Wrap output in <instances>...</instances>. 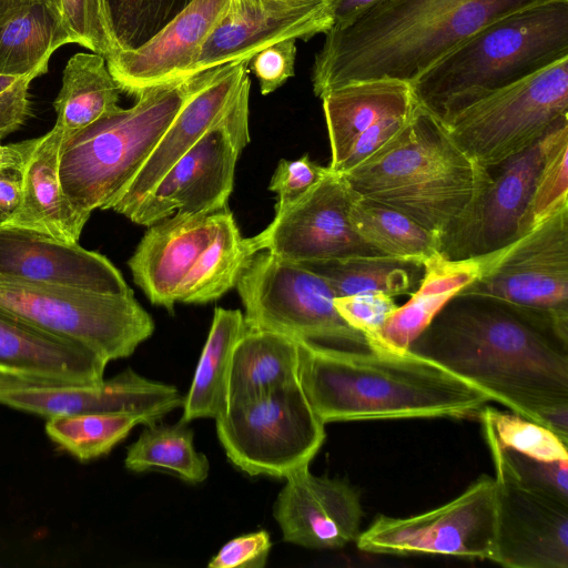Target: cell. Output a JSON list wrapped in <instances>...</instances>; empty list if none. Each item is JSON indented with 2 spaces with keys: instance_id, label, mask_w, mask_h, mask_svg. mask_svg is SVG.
Here are the masks:
<instances>
[{
  "instance_id": "6da1fadb",
  "label": "cell",
  "mask_w": 568,
  "mask_h": 568,
  "mask_svg": "<svg viewBox=\"0 0 568 568\" xmlns=\"http://www.w3.org/2000/svg\"><path fill=\"white\" fill-rule=\"evenodd\" d=\"M409 351L568 440V328L500 300L458 293Z\"/></svg>"
},
{
  "instance_id": "7a4b0ae2",
  "label": "cell",
  "mask_w": 568,
  "mask_h": 568,
  "mask_svg": "<svg viewBox=\"0 0 568 568\" xmlns=\"http://www.w3.org/2000/svg\"><path fill=\"white\" fill-rule=\"evenodd\" d=\"M548 0H385L325 33L312 69L321 99L342 85L389 79L410 84L485 26Z\"/></svg>"
},
{
  "instance_id": "3957f363",
  "label": "cell",
  "mask_w": 568,
  "mask_h": 568,
  "mask_svg": "<svg viewBox=\"0 0 568 568\" xmlns=\"http://www.w3.org/2000/svg\"><path fill=\"white\" fill-rule=\"evenodd\" d=\"M300 344L298 378L324 423L473 418L490 397L437 363L402 354Z\"/></svg>"
},
{
  "instance_id": "277c9868",
  "label": "cell",
  "mask_w": 568,
  "mask_h": 568,
  "mask_svg": "<svg viewBox=\"0 0 568 568\" xmlns=\"http://www.w3.org/2000/svg\"><path fill=\"white\" fill-rule=\"evenodd\" d=\"M351 191L447 236L470 212L491 173L469 158L437 118L415 103L402 129L341 173Z\"/></svg>"
},
{
  "instance_id": "5b68a950",
  "label": "cell",
  "mask_w": 568,
  "mask_h": 568,
  "mask_svg": "<svg viewBox=\"0 0 568 568\" xmlns=\"http://www.w3.org/2000/svg\"><path fill=\"white\" fill-rule=\"evenodd\" d=\"M568 58V0H548L475 32L409 85L415 103L446 124L493 92Z\"/></svg>"
},
{
  "instance_id": "8992f818",
  "label": "cell",
  "mask_w": 568,
  "mask_h": 568,
  "mask_svg": "<svg viewBox=\"0 0 568 568\" xmlns=\"http://www.w3.org/2000/svg\"><path fill=\"white\" fill-rule=\"evenodd\" d=\"M189 92V79L141 92L129 109L97 120L62 142L59 176L79 212L108 210L142 168Z\"/></svg>"
},
{
  "instance_id": "52a82bcc",
  "label": "cell",
  "mask_w": 568,
  "mask_h": 568,
  "mask_svg": "<svg viewBox=\"0 0 568 568\" xmlns=\"http://www.w3.org/2000/svg\"><path fill=\"white\" fill-rule=\"evenodd\" d=\"M215 422L230 463L250 476L286 478L308 467L326 438L298 377L226 406Z\"/></svg>"
},
{
  "instance_id": "ba28073f",
  "label": "cell",
  "mask_w": 568,
  "mask_h": 568,
  "mask_svg": "<svg viewBox=\"0 0 568 568\" xmlns=\"http://www.w3.org/2000/svg\"><path fill=\"white\" fill-rule=\"evenodd\" d=\"M0 308L108 362L131 356L155 328L133 293L0 278Z\"/></svg>"
},
{
  "instance_id": "9c48e42d",
  "label": "cell",
  "mask_w": 568,
  "mask_h": 568,
  "mask_svg": "<svg viewBox=\"0 0 568 568\" xmlns=\"http://www.w3.org/2000/svg\"><path fill=\"white\" fill-rule=\"evenodd\" d=\"M235 288L247 327L278 332L301 343L368 349L364 335L338 315L328 283L297 263L258 251L243 266Z\"/></svg>"
},
{
  "instance_id": "30bf717a",
  "label": "cell",
  "mask_w": 568,
  "mask_h": 568,
  "mask_svg": "<svg viewBox=\"0 0 568 568\" xmlns=\"http://www.w3.org/2000/svg\"><path fill=\"white\" fill-rule=\"evenodd\" d=\"M568 118V58L493 92L445 126L456 144L490 171L530 148Z\"/></svg>"
},
{
  "instance_id": "8fae6325",
  "label": "cell",
  "mask_w": 568,
  "mask_h": 568,
  "mask_svg": "<svg viewBox=\"0 0 568 568\" xmlns=\"http://www.w3.org/2000/svg\"><path fill=\"white\" fill-rule=\"evenodd\" d=\"M459 293L490 296L568 328V206L483 257Z\"/></svg>"
},
{
  "instance_id": "7c38bea8",
  "label": "cell",
  "mask_w": 568,
  "mask_h": 568,
  "mask_svg": "<svg viewBox=\"0 0 568 568\" xmlns=\"http://www.w3.org/2000/svg\"><path fill=\"white\" fill-rule=\"evenodd\" d=\"M251 81L227 113L181 156L129 217L150 226L175 212L215 213L227 206L235 166L250 142Z\"/></svg>"
},
{
  "instance_id": "4fadbf2b",
  "label": "cell",
  "mask_w": 568,
  "mask_h": 568,
  "mask_svg": "<svg viewBox=\"0 0 568 568\" xmlns=\"http://www.w3.org/2000/svg\"><path fill=\"white\" fill-rule=\"evenodd\" d=\"M495 524L494 477L481 475L455 499L426 513L394 518L379 515L356 538L375 555H447L488 559Z\"/></svg>"
},
{
  "instance_id": "5bb4252c",
  "label": "cell",
  "mask_w": 568,
  "mask_h": 568,
  "mask_svg": "<svg viewBox=\"0 0 568 568\" xmlns=\"http://www.w3.org/2000/svg\"><path fill=\"white\" fill-rule=\"evenodd\" d=\"M495 468L489 560L509 568H568V500L521 480L486 432Z\"/></svg>"
},
{
  "instance_id": "9a60e30c",
  "label": "cell",
  "mask_w": 568,
  "mask_h": 568,
  "mask_svg": "<svg viewBox=\"0 0 568 568\" xmlns=\"http://www.w3.org/2000/svg\"><path fill=\"white\" fill-rule=\"evenodd\" d=\"M184 396L169 384L126 368L99 384H67L22 379L0 373V404L47 418L89 413L136 415L152 425L183 406Z\"/></svg>"
},
{
  "instance_id": "2e32d148",
  "label": "cell",
  "mask_w": 568,
  "mask_h": 568,
  "mask_svg": "<svg viewBox=\"0 0 568 568\" xmlns=\"http://www.w3.org/2000/svg\"><path fill=\"white\" fill-rule=\"evenodd\" d=\"M351 200L344 176L328 168L306 195L247 237L250 246L254 253L266 251L294 263L379 254L353 230Z\"/></svg>"
},
{
  "instance_id": "e0dca14e",
  "label": "cell",
  "mask_w": 568,
  "mask_h": 568,
  "mask_svg": "<svg viewBox=\"0 0 568 568\" xmlns=\"http://www.w3.org/2000/svg\"><path fill=\"white\" fill-rule=\"evenodd\" d=\"M250 60L229 62L187 77L189 92L153 151L109 206L130 217L160 180L232 108L250 80Z\"/></svg>"
},
{
  "instance_id": "ac0fdd59",
  "label": "cell",
  "mask_w": 568,
  "mask_h": 568,
  "mask_svg": "<svg viewBox=\"0 0 568 568\" xmlns=\"http://www.w3.org/2000/svg\"><path fill=\"white\" fill-rule=\"evenodd\" d=\"M333 27L327 0H229L187 77L239 60L284 40L307 41Z\"/></svg>"
},
{
  "instance_id": "d6986e66",
  "label": "cell",
  "mask_w": 568,
  "mask_h": 568,
  "mask_svg": "<svg viewBox=\"0 0 568 568\" xmlns=\"http://www.w3.org/2000/svg\"><path fill=\"white\" fill-rule=\"evenodd\" d=\"M546 135L500 165L467 216L442 240L449 260L487 256L519 237L544 160Z\"/></svg>"
},
{
  "instance_id": "ffe728a7",
  "label": "cell",
  "mask_w": 568,
  "mask_h": 568,
  "mask_svg": "<svg viewBox=\"0 0 568 568\" xmlns=\"http://www.w3.org/2000/svg\"><path fill=\"white\" fill-rule=\"evenodd\" d=\"M273 516L283 540L310 549H338L356 540L363 517L357 489L304 467L285 478Z\"/></svg>"
},
{
  "instance_id": "44dd1931",
  "label": "cell",
  "mask_w": 568,
  "mask_h": 568,
  "mask_svg": "<svg viewBox=\"0 0 568 568\" xmlns=\"http://www.w3.org/2000/svg\"><path fill=\"white\" fill-rule=\"evenodd\" d=\"M0 278L131 294L120 271L78 243L0 223Z\"/></svg>"
},
{
  "instance_id": "7402d4cb",
  "label": "cell",
  "mask_w": 568,
  "mask_h": 568,
  "mask_svg": "<svg viewBox=\"0 0 568 568\" xmlns=\"http://www.w3.org/2000/svg\"><path fill=\"white\" fill-rule=\"evenodd\" d=\"M227 4L229 0H192L144 44L106 58L109 71L121 90L138 97L150 88L187 78Z\"/></svg>"
},
{
  "instance_id": "603a6c76",
  "label": "cell",
  "mask_w": 568,
  "mask_h": 568,
  "mask_svg": "<svg viewBox=\"0 0 568 568\" xmlns=\"http://www.w3.org/2000/svg\"><path fill=\"white\" fill-rule=\"evenodd\" d=\"M217 213L175 212L149 226L128 265L152 304L173 312L185 276L213 236Z\"/></svg>"
},
{
  "instance_id": "cb8c5ba5",
  "label": "cell",
  "mask_w": 568,
  "mask_h": 568,
  "mask_svg": "<svg viewBox=\"0 0 568 568\" xmlns=\"http://www.w3.org/2000/svg\"><path fill=\"white\" fill-rule=\"evenodd\" d=\"M109 362L0 308V373L29 381L99 384Z\"/></svg>"
},
{
  "instance_id": "d4e9b609",
  "label": "cell",
  "mask_w": 568,
  "mask_h": 568,
  "mask_svg": "<svg viewBox=\"0 0 568 568\" xmlns=\"http://www.w3.org/2000/svg\"><path fill=\"white\" fill-rule=\"evenodd\" d=\"M62 142V132L55 126L39 138L21 171L20 203L12 214L0 221L2 225L78 243L90 216L75 210L62 190L59 176Z\"/></svg>"
},
{
  "instance_id": "484cf974",
  "label": "cell",
  "mask_w": 568,
  "mask_h": 568,
  "mask_svg": "<svg viewBox=\"0 0 568 568\" xmlns=\"http://www.w3.org/2000/svg\"><path fill=\"white\" fill-rule=\"evenodd\" d=\"M483 257L449 260L437 253L424 262V275L410 298L398 306L367 342L369 351L402 354L427 328L446 303L480 273Z\"/></svg>"
},
{
  "instance_id": "4316f807",
  "label": "cell",
  "mask_w": 568,
  "mask_h": 568,
  "mask_svg": "<svg viewBox=\"0 0 568 568\" xmlns=\"http://www.w3.org/2000/svg\"><path fill=\"white\" fill-rule=\"evenodd\" d=\"M331 145L328 168L336 172L354 140L381 120L410 113V85L389 79L352 82L322 98Z\"/></svg>"
},
{
  "instance_id": "83f0119b",
  "label": "cell",
  "mask_w": 568,
  "mask_h": 568,
  "mask_svg": "<svg viewBox=\"0 0 568 568\" xmlns=\"http://www.w3.org/2000/svg\"><path fill=\"white\" fill-rule=\"evenodd\" d=\"M298 364L296 339L246 326L232 349L223 409L298 377Z\"/></svg>"
},
{
  "instance_id": "f1b7e54d",
  "label": "cell",
  "mask_w": 568,
  "mask_h": 568,
  "mask_svg": "<svg viewBox=\"0 0 568 568\" xmlns=\"http://www.w3.org/2000/svg\"><path fill=\"white\" fill-rule=\"evenodd\" d=\"M121 92L103 55L93 52L71 57L53 102L57 112L54 126L62 132L63 141L116 111Z\"/></svg>"
},
{
  "instance_id": "f546056e",
  "label": "cell",
  "mask_w": 568,
  "mask_h": 568,
  "mask_svg": "<svg viewBox=\"0 0 568 568\" xmlns=\"http://www.w3.org/2000/svg\"><path fill=\"white\" fill-rule=\"evenodd\" d=\"M69 43L59 11L43 3L29 7L0 26V75H42L54 51Z\"/></svg>"
},
{
  "instance_id": "4dcf8cb0",
  "label": "cell",
  "mask_w": 568,
  "mask_h": 568,
  "mask_svg": "<svg viewBox=\"0 0 568 568\" xmlns=\"http://www.w3.org/2000/svg\"><path fill=\"white\" fill-rule=\"evenodd\" d=\"M297 264L324 278L336 297L364 293L410 295L424 275V262L383 254Z\"/></svg>"
},
{
  "instance_id": "1f68e13d",
  "label": "cell",
  "mask_w": 568,
  "mask_h": 568,
  "mask_svg": "<svg viewBox=\"0 0 568 568\" xmlns=\"http://www.w3.org/2000/svg\"><path fill=\"white\" fill-rule=\"evenodd\" d=\"M245 328L244 314L240 310H214L207 338L184 396L181 420L215 419L222 412L232 349Z\"/></svg>"
},
{
  "instance_id": "d6a6232c",
  "label": "cell",
  "mask_w": 568,
  "mask_h": 568,
  "mask_svg": "<svg viewBox=\"0 0 568 568\" xmlns=\"http://www.w3.org/2000/svg\"><path fill=\"white\" fill-rule=\"evenodd\" d=\"M253 254L229 206L222 209L211 241L179 290L178 302L204 304L220 298L235 287L243 266Z\"/></svg>"
},
{
  "instance_id": "836d02e7",
  "label": "cell",
  "mask_w": 568,
  "mask_h": 568,
  "mask_svg": "<svg viewBox=\"0 0 568 568\" xmlns=\"http://www.w3.org/2000/svg\"><path fill=\"white\" fill-rule=\"evenodd\" d=\"M348 219L356 234L379 254L425 262L440 253V239L405 214L352 192Z\"/></svg>"
},
{
  "instance_id": "e575fe53",
  "label": "cell",
  "mask_w": 568,
  "mask_h": 568,
  "mask_svg": "<svg viewBox=\"0 0 568 568\" xmlns=\"http://www.w3.org/2000/svg\"><path fill=\"white\" fill-rule=\"evenodd\" d=\"M189 423L146 425L128 447L125 467L135 473L161 469L189 484L204 481L210 471L207 457L195 449Z\"/></svg>"
},
{
  "instance_id": "d590c367",
  "label": "cell",
  "mask_w": 568,
  "mask_h": 568,
  "mask_svg": "<svg viewBox=\"0 0 568 568\" xmlns=\"http://www.w3.org/2000/svg\"><path fill=\"white\" fill-rule=\"evenodd\" d=\"M142 420L125 413H89L48 418L45 433L61 449L80 460L109 454Z\"/></svg>"
},
{
  "instance_id": "8d00e7d4",
  "label": "cell",
  "mask_w": 568,
  "mask_h": 568,
  "mask_svg": "<svg viewBox=\"0 0 568 568\" xmlns=\"http://www.w3.org/2000/svg\"><path fill=\"white\" fill-rule=\"evenodd\" d=\"M568 118L546 134L544 160L519 229V237L568 206Z\"/></svg>"
},
{
  "instance_id": "74e56055",
  "label": "cell",
  "mask_w": 568,
  "mask_h": 568,
  "mask_svg": "<svg viewBox=\"0 0 568 568\" xmlns=\"http://www.w3.org/2000/svg\"><path fill=\"white\" fill-rule=\"evenodd\" d=\"M478 418L483 432L488 433L503 448L545 462L568 460V440L544 425L514 412L488 406L483 408Z\"/></svg>"
},
{
  "instance_id": "f35d334b",
  "label": "cell",
  "mask_w": 568,
  "mask_h": 568,
  "mask_svg": "<svg viewBox=\"0 0 568 568\" xmlns=\"http://www.w3.org/2000/svg\"><path fill=\"white\" fill-rule=\"evenodd\" d=\"M192 0H105L115 42L133 50L155 36Z\"/></svg>"
},
{
  "instance_id": "ab89813d",
  "label": "cell",
  "mask_w": 568,
  "mask_h": 568,
  "mask_svg": "<svg viewBox=\"0 0 568 568\" xmlns=\"http://www.w3.org/2000/svg\"><path fill=\"white\" fill-rule=\"evenodd\" d=\"M60 3L73 43L105 59L119 51L105 0H60Z\"/></svg>"
},
{
  "instance_id": "60d3db41",
  "label": "cell",
  "mask_w": 568,
  "mask_h": 568,
  "mask_svg": "<svg viewBox=\"0 0 568 568\" xmlns=\"http://www.w3.org/2000/svg\"><path fill=\"white\" fill-rule=\"evenodd\" d=\"M328 172V166L313 162L307 154L281 160L268 189L276 193L275 214H280L306 195Z\"/></svg>"
},
{
  "instance_id": "b9f144b4",
  "label": "cell",
  "mask_w": 568,
  "mask_h": 568,
  "mask_svg": "<svg viewBox=\"0 0 568 568\" xmlns=\"http://www.w3.org/2000/svg\"><path fill=\"white\" fill-rule=\"evenodd\" d=\"M334 306L348 326L364 335L366 343L398 307L394 297L384 293L338 296L334 298Z\"/></svg>"
},
{
  "instance_id": "7bdbcfd3",
  "label": "cell",
  "mask_w": 568,
  "mask_h": 568,
  "mask_svg": "<svg viewBox=\"0 0 568 568\" xmlns=\"http://www.w3.org/2000/svg\"><path fill=\"white\" fill-rule=\"evenodd\" d=\"M295 39L276 42L250 59L248 68L258 80L262 94L274 92L295 74Z\"/></svg>"
},
{
  "instance_id": "ee69618b",
  "label": "cell",
  "mask_w": 568,
  "mask_h": 568,
  "mask_svg": "<svg viewBox=\"0 0 568 568\" xmlns=\"http://www.w3.org/2000/svg\"><path fill=\"white\" fill-rule=\"evenodd\" d=\"M503 449L510 466L521 480L568 500V460L545 462L507 448Z\"/></svg>"
},
{
  "instance_id": "f6af8a7d",
  "label": "cell",
  "mask_w": 568,
  "mask_h": 568,
  "mask_svg": "<svg viewBox=\"0 0 568 568\" xmlns=\"http://www.w3.org/2000/svg\"><path fill=\"white\" fill-rule=\"evenodd\" d=\"M272 541L264 530L244 534L224 544L207 564L209 568H262L265 566Z\"/></svg>"
},
{
  "instance_id": "bcb514c9",
  "label": "cell",
  "mask_w": 568,
  "mask_h": 568,
  "mask_svg": "<svg viewBox=\"0 0 568 568\" xmlns=\"http://www.w3.org/2000/svg\"><path fill=\"white\" fill-rule=\"evenodd\" d=\"M28 75H0V141L18 131L32 114Z\"/></svg>"
},
{
  "instance_id": "7dc6e473",
  "label": "cell",
  "mask_w": 568,
  "mask_h": 568,
  "mask_svg": "<svg viewBox=\"0 0 568 568\" xmlns=\"http://www.w3.org/2000/svg\"><path fill=\"white\" fill-rule=\"evenodd\" d=\"M410 113L385 118L359 134L351 144L336 172L343 173L354 168L377 151L402 129Z\"/></svg>"
},
{
  "instance_id": "c3c4849f",
  "label": "cell",
  "mask_w": 568,
  "mask_h": 568,
  "mask_svg": "<svg viewBox=\"0 0 568 568\" xmlns=\"http://www.w3.org/2000/svg\"><path fill=\"white\" fill-rule=\"evenodd\" d=\"M333 18L331 29H344L385 0H327Z\"/></svg>"
},
{
  "instance_id": "681fc988",
  "label": "cell",
  "mask_w": 568,
  "mask_h": 568,
  "mask_svg": "<svg viewBox=\"0 0 568 568\" xmlns=\"http://www.w3.org/2000/svg\"><path fill=\"white\" fill-rule=\"evenodd\" d=\"M22 194V175L14 170H0V221L18 207Z\"/></svg>"
},
{
  "instance_id": "f907efd6",
  "label": "cell",
  "mask_w": 568,
  "mask_h": 568,
  "mask_svg": "<svg viewBox=\"0 0 568 568\" xmlns=\"http://www.w3.org/2000/svg\"><path fill=\"white\" fill-rule=\"evenodd\" d=\"M38 141L39 138H33L6 145L0 143V170L21 172Z\"/></svg>"
},
{
  "instance_id": "816d5d0a",
  "label": "cell",
  "mask_w": 568,
  "mask_h": 568,
  "mask_svg": "<svg viewBox=\"0 0 568 568\" xmlns=\"http://www.w3.org/2000/svg\"><path fill=\"white\" fill-rule=\"evenodd\" d=\"M38 3L47 4L62 14L60 0H0V26L20 11Z\"/></svg>"
}]
</instances>
